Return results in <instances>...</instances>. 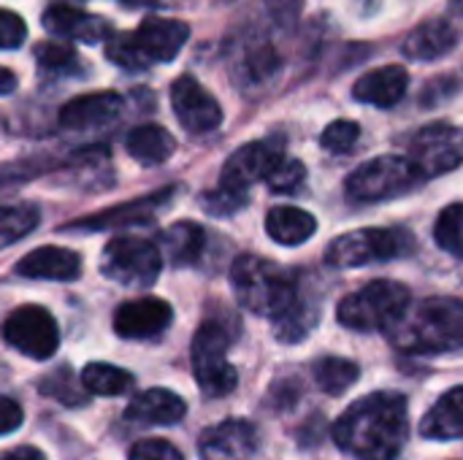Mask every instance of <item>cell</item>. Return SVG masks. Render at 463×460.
<instances>
[{
	"instance_id": "1",
	"label": "cell",
	"mask_w": 463,
	"mask_h": 460,
	"mask_svg": "<svg viewBox=\"0 0 463 460\" xmlns=\"http://www.w3.org/2000/svg\"><path fill=\"white\" fill-rule=\"evenodd\" d=\"M407 399L402 393L358 399L334 423V442L358 460H396L407 445Z\"/></svg>"
},
{
	"instance_id": "2",
	"label": "cell",
	"mask_w": 463,
	"mask_h": 460,
	"mask_svg": "<svg viewBox=\"0 0 463 460\" xmlns=\"http://www.w3.org/2000/svg\"><path fill=\"white\" fill-rule=\"evenodd\" d=\"M388 339L396 350L410 355H437L463 347L461 298H426L410 304L396 325L388 328Z\"/></svg>"
},
{
	"instance_id": "3",
	"label": "cell",
	"mask_w": 463,
	"mask_h": 460,
	"mask_svg": "<svg viewBox=\"0 0 463 460\" xmlns=\"http://www.w3.org/2000/svg\"><path fill=\"white\" fill-rule=\"evenodd\" d=\"M231 285L244 309L279 323L298 304V287L288 271L258 255H241L231 266Z\"/></svg>"
},
{
	"instance_id": "4",
	"label": "cell",
	"mask_w": 463,
	"mask_h": 460,
	"mask_svg": "<svg viewBox=\"0 0 463 460\" xmlns=\"http://www.w3.org/2000/svg\"><path fill=\"white\" fill-rule=\"evenodd\" d=\"M407 309H410V290L404 285L391 279H374L358 293H350L339 304L336 317L345 328L372 333L396 325Z\"/></svg>"
},
{
	"instance_id": "5",
	"label": "cell",
	"mask_w": 463,
	"mask_h": 460,
	"mask_svg": "<svg viewBox=\"0 0 463 460\" xmlns=\"http://www.w3.org/2000/svg\"><path fill=\"white\" fill-rule=\"evenodd\" d=\"M420 179H423V174L410 157L383 155V157H374V160L358 165L347 176L345 190L353 201L374 203V201H388V198L410 192L412 187H418Z\"/></svg>"
},
{
	"instance_id": "6",
	"label": "cell",
	"mask_w": 463,
	"mask_h": 460,
	"mask_svg": "<svg viewBox=\"0 0 463 460\" xmlns=\"http://www.w3.org/2000/svg\"><path fill=\"white\" fill-rule=\"evenodd\" d=\"M410 241L402 228H361L334 239L326 249V263L334 268H361L377 260H393L410 249Z\"/></svg>"
},
{
	"instance_id": "7",
	"label": "cell",
	"mask_w": 463,
	"mask_h": 460,
	"mask_svg": "<svg viewBox=\"0 0 463 460\" xmlns=\"http://www.w3.org/2000/svg\"><path fill=\"white\" fill-rule=\"evenodd\" d=\"M231 336L220 323H203L193 339V374L209 399H222L239 385V374L228 361Z\"/></svg>"
},
{
	"instance_id": "8",
	"label": "cell",
	"mask_w": 463,
	"mask_h": 460,
	"mask_svg": "<svg viewBox=\"0 0 463 460\" xmlns=\"http://www.w3.org/2000/svg\"><path fill=\"white\" fill-rule=\"evenodd\" d=\"M163 255L160 247L146 239H114L103 249L100 271L125 287H149L160 277Z\"/></svg>"
},
{
	"instance_id": "9",
	"label": "cell",
	"mask_w": 463,
	"mask_h": 460,
	"mask_svg": "<svg viewBox=\"0 0 463 460\" xmlns=\"http://www.w3.org/2000/svg\"><path fill=\"white\" fill-rule=\"evenodd\" d=\"M3 339L33 361H46L60 347V328L43 306H19L5 317Z\"/></svg>"
},
{
	"instance_id": "10",
	"label": "cell",
	"mask_w": 463,
	"mask_h": 460,
	"mask_svg": "<svg viewBox=\"0 0 463 460\" xmlns=\"http://www.w3.org/2000/svg\"><path fill=\"white\" fill-rule=\"evenodd\" d=\"M410 160L420 168L423 179L458 168L463 163V130L448 122L426 125L410 141Z\"/></svg>"
},
{
	"instance_id": "11",
	"label": "cell",
	"mask_w": 463,
	"mask_h": 460,
	"mask_svg": "<svg viewBox=\"0 0 463 460\" xmlns=\"http://www.w3.org/2000/svg\"><path fill=\"white\" fill-rule=\"evenodd\" d=\"M282 157L285 155L277 141H250L239 146L222 165L220 190H228L233 195H247V190L255 182L271 176V171L282 163Z\"/></svg>"
},
{
	"instance_id": "12",
	"label": "cell",
	"mask_w": 463,
	"mask_h": 460,
	"mask_svg": "<svg viewBox=\"0 0 463 460\" xmlns=\"http://www.w3.org/2000/svg\"><path fill=\"white\" fill-rule=\"evenodd\" d=\"M171 106L182 127L190 133H212L222 125V108L217 98L193 76H179L171 84Z\"/></svg>"
},
{
	"instance_id": "13",
	"label": "cell",
	"mask_w": 463,
	"mask_h": 460,
	"mask_svg": "<svg viewBox=\"0 0 463 460\" xmlns=\"http://www.w3.org/2000/svg\"><path fill=\"white\" fill-rule=\"evenodd\" d=\"M203 460H250L258 450V431L247 420H222L198 442Z\"/></svg>"
},
{
	"instance_id": "14",
	"label": "cell",
	"mask_w": 463,
	"mask_h": 460,
	"mask_svg": "<svg viewBox=\"0 0 463 460\" xmlns=\"http://www.w3.org/2000/svg\"><path fill=\"white\" fill-rule=\"evenodd\" d=\"M171 320L174 312L163 298H136L114 312V331L122 339H152L160 336Z\"/></svg>"
},
{
	"instance_id": "15",
	"label": "cell",
	"mask_w": 463,
	"mask_h": 460,
	"mask_svg": "<svg viewBox=\"0 0 463 460\" xmlns=\"http://www.w3.org/2000/svg\"><path fill=\"white\" fill-rule=\"evenodd\" d=\"M136 43L146 62H171L182 46L190 38V27L182 19H165V16H146L136 27Z\"/></svg>"
},
{
	"instance_id": "16",
	"label": "cell",
	"mask_w": 463,
	"mask_h": 460,
	"mask_svg": "<svg viewBox=\"0 0 463 460\" xmlns=\"http://www.w3.org/2000/svg\"><path fill=\"white\" fill-rule=\"evenodd\" d=\"M410 87V73L402 65H383L369 73H364L353 84V98L361 103H372L377 108H391L396 106Z\"/></svg>"
},
{
	"instance_id": "17",
	"label": "cell",
	"mask_w": 463,
	"mask_h": 460,
	"mask_svg": "<svg viewBox=\"0 0 463 460\" xmlns=\"http://www.w3.org/2000/svg\"><path fill=\"white\" fill-rule=\"evenodd\" d=\"M122 111V98L117 92H90L68 100L60 108V125L68 130H87L114 122Z\"/></svg>"
},
{
	"instance_id": "18",
	"label": "cell",
	"mask_w": 463,
	"mask_h": 460,
	"mask_svg": "<svg viewBox=\"0 0 463 460\" xmlns=\"http://www.w3.org/2000/svg\"><path fill=\"white\" fill-rule=\"evenodd\" d=\"M16 274L27 279L71 282L81 274V260L65 247H38L16 263Z\"/></svg>"
},
{
	"instance_id": "19",
	"label": "cell",
	"mask_w": 463,
	"mask_h": 460,
	"mask_svg": "<svg viewBox=\"0 0 463 460\" xmlns=\"http://www.w3.org/2000/svg\"><path fill=\"white\" fill-rule=\"evenodd\" d=\"M43 27L52 35H62V38H76V41H87V43H98L109 35V24L100 16L84 14L73 5L65 3H54L43 11L41 16Z\"/></svg>"
},
{
	"instance_id": "20",
	"label": "cell",
	"mask_w": 463,
	"mask_h": 460,
	"mask_svg": "<svg viewBox=\"0 0 463 460\" xmlns=\"http://www.w3.org/2000/svg\"><path fill=\"white\" fill-rule=\"evenodd\" d=\"M184 412H187V404L176 393L165 388H152V390L138 393L128 404L125 418L138 426H174L184 418Z\"/></svg>"
},
{
	"instance_id": "21",
	"label": "cell",
	"mask_w": 463,
	"mask_h": 460,
	"mask_svg": "<svg viewBox=\"0 0 463 460\" xmlns=\"http://www.w3.org/2000/svg\"><path fill=\"white\" fill-rule=\"evenodd\" d=\"M458 43V33L448 19H429L420 22L402 43L404 54L412 60H439L453 52Z\"/></svg>"
},
{
	"instance_id": "22",
	"label": "cell",
	"mask_w": 463,
	"mask_h": 460,
	"mask_svg": "<svg viewBox=\"0 0 463 460\" xmlns=\"http://www.w3.org/2000/svg\"><path fill=\"white\" fill-rule=\"evenodd\" d=\"M168 195H174V190H160V192L146 195V198H138V201H133V203H122V206H117V209H109V211L84 217L81 222H73V228L103 230V228H119V225L146 222V220H152V217L168 203Z\"/></svg>"
},
{
	"instance_id": "23",
	"label": "cell",
	"mask_w": 463,
	"mask_h": 460,
	"mask_svg": "<svg viewBox=\"0 0 463 460\" xmlns=\"http://www.w3.org/2000/svg\"><path fill=\"white\" fill-rule=\"evenodd\" d=\"M423 439L434 442H453L463 437V385L442 393V399L429 409L420 423Z\"/></svg>"
},
{
	"instance_id": "24",
	"label": "cell",
	"mask_w": 463,
	"mask_h": 460,
	"mask_svg": "<svg viewBox=\"0 0 463 460\" xmlns=\"http://www.w3.org/2000/svg\"><path fill=\"white\" fill-rule=\"evenodd\" d=\"M317 230V220L298 206H274L266 214V233L285 247H298L309 241Z\"/></svg>"
},
{
	"instance_id": "25",
	"label": "cell",
	"mask_w": 463,
	"mask_h": 460,
	"mask_svg": "<svg viewBox=\"0 0 463 460\" xmlns=\"http://www.w3.org/2000/svg\"><path fill=\"white\" fill-rule=\"evenodd\" d=\"M125 146L141 165H160L176 152V138L163 125H138L128 133Z\"/></svg>"
},
{
	"instance_id": "26",
	"label": "cell",
	"mask_w": 463,
	"mask_h": 460,
	"mask_svg": "<svg viewBox=\"0 0 463 460\" xmlns=\"http://www.w3.org/2000/svg\"><path fill=\"white\" fill-rule=\"evenodd\" d=\"M203 241H206V236H203L201 225H195V222H176V225L163 230L160 249L165 252V258L174 266H187V263L201 258Z\"/></svg>"
},
{
	"instance_id": "27",
	"label": "cell",
	"mask_w": 463,
	"mask_h": 460,
	"mask_svg": "<svg viewBox=\"0 0 463 460\" xmlns=\"http://www.w3.org/2000/svg\"><path fill=\"white\" fill-rule=\"evenodd\" d=\"M315 380L317 385L328 393V396H342L347 388H353L361 377L358 363L347 361V358H320L315 363Z\"/></svg>"
},
{
	"instance_id": "28",
	"label": "cell",
	"mask_w": 463,
	"mask_h": 460,
	"mask_svg": "<svg viewBox=\"0 0 463 460\" xmlns=\"http://www.w3.org/2000/svg\"><path fill=\"white\" fill-rule=\"evenodd\" d=\"M81 385L95 396H122L128 388H133V374L109 363H90L81 371Z\"/></svg>"
},
{
	"instance_id": "29",
	"label": "cell",
	"mask_w": 463,
	"mask_h": 460,
	"mask_svg": "<svg viewBox=\"0 0 463 460\" xmlns=\"http://www.w3.org/2000/svg\"><path fill=\"white\" fill-rule=\"evenodd\" d=\"M434 239L445 252L463 258V203H450L442 209L434 225Z\"/></svg>"
},
{
	"instance_id": "30",
	"label": "cell",
	"mask_w": 463,
	"mask_h": 460,
	"mask_svg": "<svg viewBox=\"0 0 463 460\" xmlns=\"http://www.w3.org/2000/svg\"><path fill=\"white\" fill-rule=\"evenodd\" d=\"M38 220H41V214H38V209L30 206V203L8 206V209L3 211V233H0V236H3V244L8 247V244H14L16 239H22V236H27L30 230H35Z\"/></svg>"
},
{
	"instance_id": "31",
	"label": "cell",
	"mask_w": 463,
	"mask_h": 460,
	"mask_svg": "<svg viewBox=\"0 0 463 460\" xmlns=\"http://www.w3.org/2000/svg\"><path fill=\"white\" fill-rule=\"evenodd\" d=\"M106 57H109L114 65L125 68V70H141V68L149 65L146 57L141 54V49H138L133 33H119V35H114V38H109V43H106Z\"/></svg>"
},
{
	"instance_id": "32",
	"label": "cell",
	"mask_w": 463,
	"mask_h": 460,
	"mask_svg": "<svg viewBox=\"0 0 463 460\" xmlns=\"http://www.w3.org/2000/svg\"><path fill=\"white\" fill-rule=\"evenodd\" d=\"M358 138H361L358 122H353V119H336V122H331L323 130L320 144H323V149H328L334 155H342V152H350L358 144Z\"/></svg>"
},
{
	"instance_id": "33",
	"label": "cell",
	"mask_w": 463,
	"mask_h": 460,
	"mask_svg": "<svg viewBox=\"0 0 463 460\" xmlns=\"http://www.w3.org/2000/svg\"><path fill=\"white\" fill-rule=\"evenodd\" d=\"M307 179V168L304 163L293 160V157H282V163L271 171V176L266 179L269 190L274 192H296Z\"/></svg>"
},
{
	"instance_id": "34",
	"label": "cell",
	"mask_w": 463,
	"mask_h": 460,
	"mask_svg": "<svg viewBox=\"0 0 463 460\" xmlns=\"http://www.w3.org/2000/svg\"><path fill=\"white\" fill-rule=\"evenodd\" d=\"M315 325V309H309L307 304H298L288 317H282L277 323V339L282 342H301L309 328Z\"/></svg>"
},
{
	"instance_id": "35",
	"label": "cell",
	"mask_w": 463,
	"mask_h": 460,
	"mask_svg": "<svg viewBox=\"0 0 463 460\" xmlns=\"http://www.w3.org/2000/svg\"><path fill=\"white\" fill-rule=\"evenodd\" d=\"M35 57H38V65L46 68V70H71V68L76 65V52H73V46L57 43V41L41 43V46L35 49Z\"/></svg>"
},
{
	"instance_id": "36",
	"label": "cell",
	"mask_w": 463,
	"mask_h": 460,
	"mask_svg": "<svg viewBox=\"0 0 463 460\" xmlns=\"http://www.w3.org/2000/svg\"><path fill=\"white\" fill-rule=\"evenodd\" d=\"M128 460H184L182 453L165 439H141L130 447Z\"/></svg>"
},
{
	"instance_id": "37",
	"label": "cell",
	"mask_w": 463,
	"mask_h": 460,
	"mask_svg": "<svg viewBox=\"0 0 463 460\" xmlns=\"http://www.w3.org/2000/svg\"><path fill=\"white\" fill-rule=\"evenodd\" d=\"M24 35H27V27H24L22 16H16L8 8L0 11V46L3 49H16V46H22Z\"/></svg>"
},
{
	"instance_id": "38",
	"label": "cell",
	"mask_w": 463,
	"mask_h": 460,
	"mask_svg": "<svg viewBox=\"0 0 463 460\" xmlns=\"http://www.w3.org/2000/svg\"><path fill=\"white\" fill-rule=\"evenodd\" d=\"M0 412H3V423H0V434L3 437H8V434H14L19 426H22V420H24V415H22V407L14 401V399H3L0 401Z\"/></svg>"
},
{
	"instance_id": "39",
	"label": "cell",
	"mask_w": 463,
	"mask_h": 460,
	"mask_svg": "<svg viewBox=\"0 0 463 460\" xmlns=\"http://www.w3.org/2000/svg\"><path fill=\"white\" fill-rule=\"evenodd\" d=\"M3 460H46V458H43V453H41V450H35V447H16V450L5 453V458Z\"/></svg>"
},
{
	"instance_id": "40",
	"label": "cell",
	"mask_w": 463,
	"mask_h": 460,
	"mask_svg": "<svg viewBox=\"0 0 463 460\" xmlns=\"http://www.w3.org/2000/svg\"><path fill=\"white\" fill-rule=\"evenodd\" d=\"M0 79H3V87H0V92H3V95H8V92L14 89V84H16V81H14V73H11L8 68H3V70H0Z\"/></svg>"
},
{
	"instance_id": "41",
	"label": "cell",
	"mask_w": 463,
	"mask_h": 460,
	"mask_svg": "<svg viewBox=\"0 0 463 460\" xmlns=\"http://www.w3.org/2000/svg\"><path fill=\"white\" fill-rule=\"evenodd\" d=\"M119 3H125V5H133V8H144V5H152L155 0H119Z\"/></svg>"
},
{
	"instance_id": "42",
	"label": "cell",
	"mask_w": 463,
	"mask_h": 460,
	"mask_svg": "<svg viewBox=\"0 0 463 460\" xmlns=\"http://www.w3.org/2000/svg\"><path fill=\"white\" fill-rule=\"evenodd\" d=\"M453 3H456V5H458V8L463 11V0H453Z\"/></svg>"
}]
</instances>
